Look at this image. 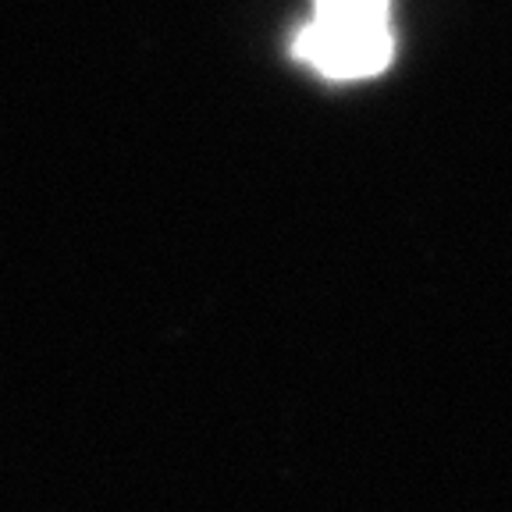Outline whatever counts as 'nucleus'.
Returning a JSON list of instances; mask_svg holds the SVG:
<instances>
[{"label": "nucleus", "mask_w": 512, "mask_h": 512, "mask_svg": "<svg viewBox=\"0 0 512 512\" xmlns=\"http://www.w3.org/2000/svg\"><path fill=\"white\" fill-rule=\"evenodd\" d=\"M292 57L328 82L377 79L395 61L392 0H313Z\"/></svg>", "instance_id": "f257e3e1"}]
</instances>
